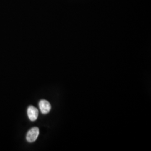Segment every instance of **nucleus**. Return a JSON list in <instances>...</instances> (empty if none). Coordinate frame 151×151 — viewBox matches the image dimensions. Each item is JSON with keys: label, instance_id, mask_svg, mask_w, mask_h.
Returning <instances> with one entry per match:
<instances>
[{"label": "nucleus", "instance_id": "nucleus-1", "mask_svg": "<svg viewBox=\"0 0 151 151\" xmlns=\"http://www.w3.org/2000/svg\"><path fill=\"white\" fill-rule=\"evenodd\" d=\"M39 134V130L37 127H33L29 130L27 134V140L29 143H32L37 139Z\"/></svg>", "mask_w": 151, "mask_h": 151}, {"label": "nucleus", "instance_id": "nucleus-2", "mask_svg": "<svg viewBox=\"0 0 151 151\" xmlns=\"http://www.w3.org/2000/svg\"><path fill=\"white\" fill-rule=\"evenodd\" d=\"M39 106L40 111L43 114L49 113L51 109L50 103L46 100H41L39 103Z\"/></svg>", "mask_w": 151, "mask_h": 151}, {"label": "nucleus", "instance_id": "nucleus-3", "mask_svg": "<svg viewBox=\"0 0 151 151\" xmlns=\"http://www.w3.org/2000/svg\"><path fill=\"white\" fill-rule=\"evenodd\" d=\"M27 113L28 117L31 121H35L38 118L39 112L37 108L32 106H30L27 108Z\"/></svg>", "mask_w": 151, "mask_h": 151}]
</instances>
